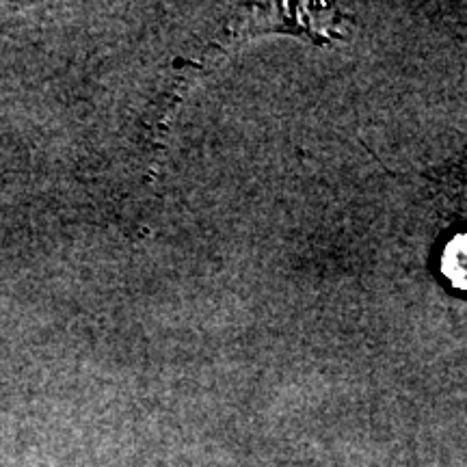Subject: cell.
<instances>
[{
  "instance_id": "cell-1",
  "label": "cell",
  "mask_w": 467,
  "mask_h": 467,
  "mask_svg": "<svg viewBox=\"0 0 467 467\" xmlns=\"http://www.w3.org/2000/svg\"><path fill=\"white\" fill-rule=\"evenodd\" d=\"M441 271L452 285L467 290V234H459L446 244L441 255Z\"/></svg>"
}]
</instances>
